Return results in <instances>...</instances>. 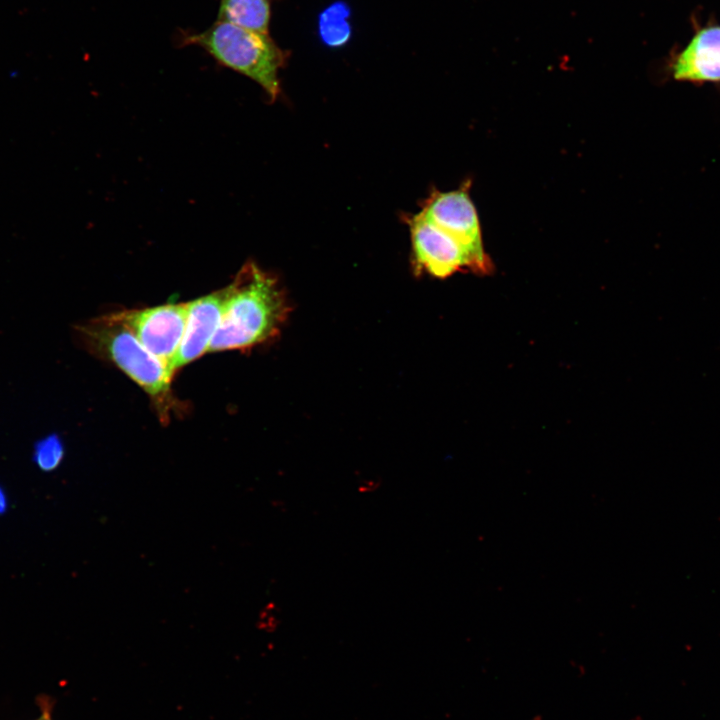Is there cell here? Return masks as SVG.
<instances>
[{
    "label": "cell",
    "mask_w": 720,
    "mask_h": 720,
    "mask_svg": "<svg viewBox=\"0 0 720 720\" xmlns=\"http://www.w3.org/2000/svg\"><path fill=\"white\" fill-rule=\"evenodd\" d=\"M226 290L221 320L208 352L248 349L280 333L291 307L276 276L248 262Z\"/></svg>",
    "instance_id": "6da1fadb"
},
{
    "label": "cell",
    "mask_w": 720,
    "mask_h": 720,
    "mask_svg": "<svg viewBox=\"0 0 720 720\" xmlns=\"http://www.w3.org/2000/svg\"><path fill=\"white\" fill-rule=\"evenodd\" d=\"M178 42L180 46L202 48L217 63L253 80L271 101L279 96V72L286 63L287 53L269 34L216 20L201 32H181Z\"/></svg>",
    "instance_id": "7a4b0ae2"
},
{
    "label": "cell",
    "mask_w": 720,
    "mask_h": 720,
    "mask_svg": "<svg viewBox=\"0 0 720 720\" xmlns=\"http://www.w3.org/2000/svg\"><path fill=\"white\" fill-rule=\"evenodd\" d=\"M87 348L112 361L153 399L159 411L171 402V372L135 336L119 312L90 320L76 328Z\"/></svg>",
    "instance_id": "3957f363"
},
{
    "label": "cell",
    "mask_w": 720,
    "mask_h": 720,
    "mask_svg": "<svg viewBox=\"0 0 720 720\" xmlns=\"http://www.w3.org/2000/svg\"><path fill=\"white\" fill-rule=\"evenodd\" d=\"M469 183L448 192H432L419 212L421 216L448 234L463 249L471 270L488 273L491 262L484 251L480 222L469 195Z\"/></svg>",
    "instance_id": "277c9868"
},
{
    "label": "cell",
    "mask_w": 720,
    "mask_h": 720,
    "mask_svg": "<svg viewBox=\"0 0 720 720\" xmlns=\"http://www.w3.org/2000/svg\"><path fill=\"white\" fill-rule=\"evenodd\" d=\"M119 313L144 347L173 375L172 365L184 335L188 303L165 304Z\"/></svg>",
    "instance_id": "5b68a950"
},
{
    "label": "cell",
    "mask_w": 720,
    "mask_h": 720,
    "mask_svg": "<svg viewBox=\"0 0 720 720\" xmlns=\"http://www.w3.org/2000/svg\"><path fill=\"white\" fill-rule=\"evenodd\" d=\"M407 223L417 273L446 278L463 269L471 270L470 260L457 242L420 213L409 217Z\"/></svg>",
    "instance_id": "8992f818"
},
{
    "label": "cell",
    "mask_w": 720,
    "mask_h": 720,
    "mask_svg": "<svg viewBox=\"0 0 720 720\" xmlns=\"http://www.w3.org/2000/svg\"><path fill=\"white\" fill-rule=\"evenodd\" d=\"M676 81L720 83V26L698 29L689 43L670 62Z\"/></svg>",
    "instance_id": "52a82bcc"
},
{
    "label": "cell",
    "mask_w": 720,
    "mask_h": 720,
    "mask_svg": "<svg viewBox=\"0 0 720 720\" xmlns=\"http://www.w3.org/2000/svg\"><path fill=\"white\" fill-rule=\"evenodd\" d=\"M227 297L226 287L188 303L184 335L173 361V373L208 351Z\"/></svg>",
    "instance_id": "ba28073f"
},
{
    "label": "cell",
    "mask_w": 720,
    "mask_h": 720,
    "mask_svg": "<svg viewBox=\"0 0 720 720\" xmlns=\"http://www.w3.org/2000/svg\"><path fill=\"white\" fill-rule=\"evenodd\" d=\"M272 0H219L217 20L268 34Z\"/></svg>",
    "instance_id": "9c48e42d"
},
{
    "label": "cell",
    "mask_w": 720,
    "mask_h": 720,
    "mask_svg": "<svg viewBox=\"0 0 720 720\" xmlns=\"http://www.w3.org/2000/svg\"><path fill=\"white\" fill-rule=\"evenodd\" d=\"M348 15L349 9L342 3H335L321 14L319 29L327 45L336 47L348 41L351 34Z\"/></svg>",
    "instance_id": "30bf717a"
},
{
    "label": "cell",
    "mask_w": 720,
    "mask_h": 720,
    "mask_svg": "<svg viewBox=\"0 0 720 720\" xmlns=\"http://www.w3.org/2000/svg\"><path fill=\"white\" fill-rule=\"evenodd\" d=\"M64 454L62 439L58 434L51 433L34 443L32 460L39 470L52 472L61 464Z\"/></svg>",
    "instance_id": "8fae6325"
},
{
    "label": "cell",
    "mask_w": 720,
    "mask_h": 720,
    "mask_svg": "<svg viewBox=\"0 0 720 720\" xmlns=\"http://www.w3.org/2000/svg\"><path fill=\"white\" fill-rule=\"evenodd\" d=\"M41 714L35 720H52V703L47 697L39 698Z\"/></svg>",
    "instance_id": "7c38bea8"
},
{
    "label": "cell",
    "mask_w": 720,
    "mask_h": 720,
    "mask_svg": "<svg viewBox=\"0 0 720 720\" xmlns=\"http://www.w3.org/2000/svg\"><path fill=\"white\" fill-rule=\"evenodd\" d=\"M9 508V498L5 489L0 485V516L5 514Z\"/></svg>",
    "instance_id": "4fadbf2b"
}]
</instances>
